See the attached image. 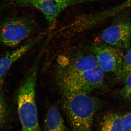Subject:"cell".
I'll return each mask as SVG.
<instances>
[{"label":"cell","mask_w":131,"mask_h":131,"mask_svg":"<svg viewBox=\"0 0 131 131\" xmlns=\"http://www.w3.org/2000/svg\"><path fill=\"white\" fill-rule=\"evenodd\" d=\"M61 67L58 79L63 93L89 94L103 84L104 71L93 54H79Z\"/></svg>","instance_id":"1"},{"label":"cell","mask_w":131,"mask_h":131,"mask_svg":"<svg viewBox=\"0 0 131 131\" xmlns=\"http://www.w3.org/2000/svg\"><path fill=\"white\" fill-rule=\"evenodd\" d=\"M62 104L72 131H92L98 100L89 94L63 93Z\"/></svg>","instance_id":"2"},{"label":"cell","mask_w":131,"mask_h":131,"mask_svg":"<svg viewBox=\"0 0 131 131\" xmlns=\"http://www.w3.org/2000/svg\"><path fill=\"white\" fill-rule=\"evenodd\" d=\"M98 1L100 0H5L7 5L13 7H32L38 9L44 15L50 27L54 25L59 15L68 8Z\"/></svg>","instance_id":"3"},{"label":"cell","mask_w":131,"mask_h":131,"mask_svg":"<svg viewBox=\"0 0 131 131\" xmlns=\"http://www.w3.org/2000/svg\"><path fill=\"white\" fill-rule=\"evenodd\" d=\"M35 21L29 16H13L0 24V43L9 47L19 44L35 30Z\"/></svg>","instance_id":"4"},{"label":"cell","mask_w":131,"mask_h":131,"mask_svg":"<svg viewBox=\"0 0 131 131\" xmlns=\"http://www.w3.org/2000/svg\"><path fill=\"white\" fill-rule=\"evenodd\" d=\"M128 11L114 17L112 24L101 34L102 41L107 44L122 49L131 46V18Z\"/></svg>","instance_id":"5"},{"label":"cell","mask_w":131,"mask_h":131,"mask_svg":"<svg viewBox=\"0 0 131 131\" xmlns=\"http://www.w3.org/2000/svg\"><path fill=\"white\" fill-rule=\"evenodd\" d=\"M90 50L104 72L113 73L119 80L124 56L121 49L102 42L93 43Z\"/></svg>","instance_id":"6"},{"label":"cell","mask_w":131,"mask_h":131,"mask_svg":"<svg viewBox=\"0 0 131 131\" xmlns=\"http://www.w3.org/2000/svg\"><path fill=\"white\" fill-rule=\"evenodd\" d=\"M41 38L40 35L31 39L16 50L7 52L0 58V79L7 73L12 66L23 56Z\"/></svg>","instance_id":"7"},{"label":"cell","mask_w":131,"mask_h":131,"mask_svg":"<svg viewBox=\"0 0 131 131\" xmlns=\"http://www.w3.org/2000/svg\"><path fill=\"white\" fill-rule=\"evenodd\" d=\"M131 9V0H126L119 5L105 9L101 12L91 13L90 18L91 23L94 26L102 24L112 18L123 12Z\"/></svg>","instance_id":"8"},{"label":"cell","mask_w":131,"mask_h":131,"mask_svg":"<svg viewBox=\"0 0 131 131\" xmlns=\"http://www.w3.org/2000/svg\"><path fill=\"white\" fill-rule=\"evenodd\" d=\"M44 131H68L58 109L52 106L47 111L44 125Z\"/></svg>","instance_id":"9"},{"label":"cell","mask_w":131,"mask_h":131,"mask_svg":"<svg viewBox=\"0 0 131 131\" xmlns=\"http://www.w3.org/2000/svg\"><path fill=\"white\" fill-rule=\"evenodd\" d=\"M122 115L117 113L107 114L101 122L99 131H124L122 126Z\"/></svg>","instance_id":"10"},{"label":"cell","mask_w":131,"mask_h":131,"mask_svg":"<svg viewBox=\"0 0 131 131\" xmlns=\"http://www.w3.org/2000/svg\"><path fill=\"white\" fill-rule=\"evenodd\" d=\"M131 73V46L124 55L121 74L119 80H123L127 75Z\"/></svg>","instance_id":"11"},{"label":"cell","mask_w":131,"mask_h":131,"mask_svg":"<svg viewBox=\"0 0 131 131\" xmlns=\"http://www.w3.org/2000/svg\"><path fill=\"white\" fill-rule=\"evenodd\" d=\"M8 110L5 96L2 92L0 93V128L4 127L7 121Z\"/></svg>","instance_id":"12"},{"label":"cell","mask_w":131,"mask_h":131,"mask_svg":"<svg viewBox=\"0 0 131 131\" xmlns=\"http://www.w3.org/2000/svg\"><path fill=\"white\" fill-rule=\"evenodd\" d=\"M124 86L120 90L122 98L129 101H131V73L124 78Z\"/></svg>","instance_id":"13"},{"label":"cell","mask_w":131,"mask_h":131,"mask_svg":"<svg viewBox=\"0 0 131 131\" xmlns=\"http://www.w3.org/2000/svg\"><path fill=\"white\" fill-rule=\"evenodd\" d=\"M122 126L124 131H131V111L122 115Z\"/></svg>","instance_id":"14"},{"label":"cell","mask_w":131,"mask_h":131,"mask_svg":"<svg viewBox=\"0 0 131 131\" xmlns=\"http://www.w3.org/2000/svg\"><path fill=\"white\" fill-rule=\"evenodd\" d=\"M3 78H2L0 80V93L2 92V88L3 86Z\"/></svg>","instance_id":"15"},{"label":"cell","mask_w":131,"mask_h":131,"mask_svg":"<svg viewBox=\"0 0 131 131\" xmlns=\"http://www.w3.org/2000/svg\"><path fill=\"white\" fill-rule=\"evenodd\" d=\"M38 112L37 110H35V111H30V112H21L18 113H30L33 112Z\"/></svg>","instance_id":"16"},{"label":"cell","mask_w":131,"mask_h":131,"mask_svg":"<svg viewBox=\"0 0 131 131\" xmlns=\"http://www.w3.org/2000/svg\"><path fill=\"white\" fill-rule=\"evenodd\" d=\"M0 80H1V79H0Z\"/></svg>","instance_id":"17"}]
</instances>
